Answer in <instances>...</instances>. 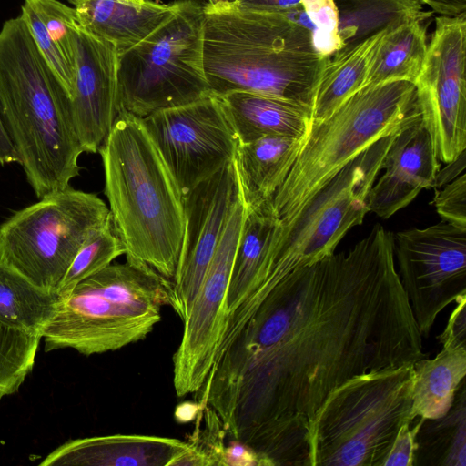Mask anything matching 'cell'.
<instances>
[{
	"instance_id": "obj_1",
	"label": "cell",
	"mask_w": 466,
	"mask_h": 466,
	"mask_svg": "<svg viewBox=\"0 0 466 466\" xmlns=\"http://www.w3.org/2000/svg\"><path fill=\"white\" fill-rule=\"evenodd\" d=\"M422 338L393 234L376 225L348 252L297 268L268 292L212 366L198 404L266 466H310L330 394L355 376L426 357Z\"/></svg>"
},
{
	"instance_id": "obj_2",
	"label": "cell",
	"mask_w": 466,
	"mask_h": 466,
	"mask_svg": "<svg viewBox=\"0 0 466 466\" xmlns=\"http://www.w3.org/2000/svg\"><path fill=\"white\" fill-rule=\"evenodd\" d=\"M202 55L211 94L244 91L310 110L329 56L309 29L282 13L246 9L234 2L203 5Z\"/></svg>"
},
{
	"instance_id": "obj_3",
	"label": "cell",
	"mask_w": 466,
	"mask_h": 466,
	"mask_svg": "<svg viewBox=\"0 0 466 466\" xmlns=\"http://www.w3.org/2000/svg\"><path fill=\"white\" fill-rule=\"evenodd\" d=\"M0 114L38 198L79 176L84 152L71 100L21 15L0 30Z\"/></svg>"
},
{
	"instance_id": "obj_4",
	"label": "cell",
	"mask_w": 466,
	"mask_h": 466,
	"mask_svg": "<svg viewBox=\"0 0 466 466\" xmlns=\"http://www.w3.org/2000/svg\"><path fill=\"white\" fill-rule=\"evenodd\" d=\"M98 152L112 228L126 258L173 281L184 234L183 198L142 119L118 113Z\"/></svg>"
},
{
	"instance_id": "obj_5",
	"label": "cell",
	"mask_w": 466,
	"mask_h": 466,
	"mask_svg": "<svg viewBox=\"0 0 466 466\" xmlns=\"http://www.w3.org/2000/svg\"><path fill=\"white\" fill-rule=\"evenodd\" d=\"M172 281L127 258L110 264L61 297L42 333L45 350L72 349L90 356L144 339L169 306Z\"/></svg>"
},
{
	"instance_id": "obj_6",
	"label": "cell",
	"mask_w": 466,
	"mask_h": 466,
	"mask_svg": "<svg viewBox=\"0 0 466 466\" xmlns=\"http://www.w3.org/2000/svg\"><path fill=\"white\" fill-rule=\"evenodd\" d=\"M420 117L414 83L395 80L362 86L329 116L311 122L299 155L271 205L281 223L346 164L382 137Z\"/></svg>"
},
{
	"instance_id": "obj_7",
	"label": "cell",
	"mask_w": 466,
	"mask_h": 466,
	"mask_svg": "<svg viewBox=\"0 0 466 466\" xmlns=\"http://www.w3.org/2000/svg\"><path fill=\"white\" fill-rule=\"evenodd\" d=\"M413 364L355 376L336 389L315 423L310 466H383L411 421Z\"/></svg>"
},
{
	"instance_id": "obj_8",
	"label": "cell",
	"mask_w": 466,
	"mask_h": 466,
	"mask_svg": "<svg viewBox=\"0 0 466 466\" xmlns=\"http://www.w3.org/2000/svg\"><path fill=\"white\" fill-rule=\"evenodd\" d=\"M397 133V132H396ZM393 135L382 137L346 164L286 223H281L248 293L264 297L293 269L335 252L346 233L370 211L375 183Z\"/></svg>"
},
{
	"instance_id": "obj_9",
	"label": "cell",
	"mask_w": 466,
	"mask_h": 466,
	"mask_svg": "<svg viewBox=\"0 0 466 466\" xmlns=\"http://www.w3.org/2000/svg\"><path fill=\"white\" fill-rule=\"evenodd\" d=\"M203 5L177 1L173 14L118 53L116 111L144 118L211 94L203 69Z\"/></svg>"
},
{
	"instance_id": "obj_10",
	"label": "cell",
	"mask_w": 466,
	"mask_h": 466,
	"mask_svg": "<svg viewBox=\"0 0 466 466\" xmlns=\"http://www.w3.org/2000/svg\"><path fill=\"white\" fill-rule=\"evenodd\" d=\"M110 221L109 208L97 195L68 186L1 224L0 263L56 292L80 248Z\"/></svg>"
},
{
	"instance_id": "obj_11",
	"label": "cell",
	"mask_w": 466,
	"mask_h": 466,
	"mask_svg": "<svg viewBox=\"0 0 466 466\" xmlns=\"http://www.w3.org/2000/svg\"><path fill=\"white\" fill-rule=\"evenodd\" d=\"M141 119L182 198L236 158L239 140L216 95Z\"/></svg>"
},
{
	"instance_id": "obj_12",
	"label": "cell",
	"mask_w": 466,
	"mask_h": 466,
	"mask_svg": "<svg viewBox=\"0 0 466 466\" xmlns=\"http://www.w3.org/2000/svg\"><path fill=\"white\" fill-rule=\"evenodd\" d=\"M399 277L422 337L466 295V228L442 221L393 234Z\"/></svg>"
},
{
	"instance_id": "obj_13",
	"label": "cell",
	"mask_w": 466,
	"mask_h": 466,
	"mask_svg": "<svg viewBox=\"0 0 466 466\" xmlns=\"http://www.w3.org/2000/svg\"><path fill=\"white\" fill-rule=\"evenodd\" d=\"M465 66L466 13L439 15L414 85L422 122L444 163L466 149Z\"/></svg>"
},
{
	"instance_id": "obj_14",
	"label": "cell",
	"mask_w": 466,
	"mask_h": 466,
	"mask_svg": "<svg viewBox=\"0 0 466 466\" xmlns=\"http://www.w3.org/2000/svg\"><path fill=\"white\" fill-rule=\"evenodd\" d=\"M247 211L241 195L183 322L180 344L173 356V384L178 397L197 393L214 364L224 332L227 291Z\"/></svg>"
},
{
	"instance_id": "obj_15",
	"label": "cell",
	"mask_w": 466,
	"mask_h": 466,
	"mask_svg": "<svg viewBox=\"0 0 466 466\" xmlns=\"http://www.w3.org/2000/svg\"><path fill=\"white\" fill-rule=\"evenodd\" d=\"M236 161L183 197L184 234L169 306L188 317L228 219L241 197Z\"/></svg>"
},
{
	"instance_id": "obj_16",
	"label": "cell",
	"mask_w": 466,
	"mask_h": 466,
	"mask_svg": "<svg viewBox=\"0 0 466 466\" xmlns=\"http://www.w3.org/2000/svg\"><path fill=\"white\" fill-rule=\"evenodd\" d=\"M118 51L81 27L76 32V80L71 109L84 152L96 153L117 116Z\"/></svg>"
},
{
	"instance_id": "obj_17",
	"label": "cell",
	"mask_w": 466,
	"mask_h": 466,
	"mask_svg": "<svg viewBox=\"0 0 466 466\" xmlns=\"http://www.w3.org/2000/svg\"><path fill=\"white\" fill-rule=\"evenodd\" d=\"M381 169L367 198L369 210L380 218H390L422 189L433 187L440 164L421 116L394 134Z\"/></svg>"
},
{
	"instance_id": "obj_18",
	"label": "cell",
	"mask_w": 466,
	"mask_h": 466,
	"mask_svg": "<svg viewBox=\"0 0 466 466\" xmlns=\"http://www.w3.org/2000/svg\"><path fill=\"white\" fill-rule=\"evenodd\" d=\"M187 447L169 437L114 434L70 440L40 466H171Z\"/></svg>"
},
{
	"instance_id": "obj_19",
	"label": "cell",
	"mask_w": 466,
	"mask_h": 466,
	"mask_svg": "<svg viewBox=\"0 0 466 466\" xmlns=\"http://www.w3.org/2000/svg\"><path fill=\"white\" fill-rule=\"evenodd\" d=\"M177 6V2L145 0L137 5L122 0H83L75 9L83 29L110 42L120 53L147 37Z\"/></svg>"
},
{
	"instance_id": "obj_20",
	"label": "cell",
	"mask_w": 466,
	"mask_h": 466,
	"mask_svg": "<svg viewBox=\"0 0 466 466\" xmlns=\"http://www.w3.org/2000/svg\"><path fill=\"white\" fill-rule=\"evenodd\" d=\"M218 96L239 143L265 137L304 138L311 125L310 110L278 97L244 91Z\"/></svg>"
},
{
	"instance_id": "obj_21",
	"label": "cell",
	"mask_w": 466,
	"mask_h": 466,
	"mask_svg": "<svg viewBox=\"0 0 466 466\" xmlns=\"http://www.w3.org/2000/svg\"><path fill=\"white\" fill-rule=\"evenodd\" d=\"M304 138L265 137L239 143L235 161L248 208L272 200L293 166Z\"/></svg>"
},
{
	"instance_id": "obj_22",
	"label": "cell",
	"mask_w": 466,
	"mask_h": 466,
	"mask_svg": "<svg viewBox=\"0 0 466 466\" xmlns=\"http://www.w3.org/2000/svg\"><path fill=\"white\" fill-rule=\"evenodd\" d=\"M432 359L413 363L412 415L436 419L450 410L466 375V344H442Z\"/></svg>"
},
{
	"instance_id": "obj_23",
	"label": "cell",
	"mask_w": 466,
	"mask_h": 466,
	"mask_svg": "<svg viewBox=\"0 0 466 466\" xmlns=\"http://www.w3.org/2000/svg\"><path fill=\"white\" fill-rule=\"evenodd\" d=\"M333 1L338 14L339 40V48L334 54L349 50L404 23L428 21L433 13L425 10L418 0Z\"/></svg>"
},
{
	"instance_id": "obj_24",
	"label": "cell",
	"mask_w": 466,
	"mask_h": 466,
	"mask_svg": "<svg viewBox=\"0 0 466 466\" xmlns=\"http://www.w3.org/2000/svg\"><path fill=\"white\" fill-rule=\"evenodd\" d=\"M279 226L280 219L274 213L271 201L248 208L227 291L226 319L243 301L264 263Z\"/></svg>"
},
{
	"instance_id": "obj_25",
	"label": "cell",
	"mask_w": 466,
	"mask_h": 466,
	"mask_svg": "<svg viewBox=\"0 0 466 466\" xmlns=\"http://www.w3.org/2000/svg\"><path fill=\"white\" fill-rule=\"evenodd\" d=\"M387 31L389 30L329 57L315 90L311 122L321 121L329 116L364 86L375 52Z\"/></svg>"
},
{
	"instance_id": "obj_26",
	"label": "cell",
	"mask_w": 466,
	"mask_h": 466,
	"mask_svg": "<svg viewBox=\"0 0 466 466\" xmlns=\"http://www.w3.org/2000/svg\"><path fill=\"white\" fill-rule=\"evenodd\" d=\"M427 21L404 23L385 33L370 66L364 86L418 77L427 52Z\"/></svg>"
},
{
	"instance_id": "obj_27",
	"label": "cell",
	"mask_w": 466,
	"mask_h": 466,
	"mask_svg": "<svg viewBox=\"0 0 466 466\" xmlns=\"http://www.w3.org/2000/svg\"><path fill=\"white\" fill-rule=\"evenodd\" d=\"M60 301L57 292L35 286L0 263V321L42 338Z\"/></svg>"
},
{
	"instance_id": "obj_28",
	"label": "cell",
	"mask_w": 466,
	"mask_h": 466,
	"mask_svg": "<svg viewBox=\"0 0 466 466\" xmlns=\"http://www.w3.org/2000/svg\"><path fill=\"white\" fill-rule=\"evenodd\" d=\"M414 465H466V387L456 391L448 412L436 419H423L416 435Z\"/></svg>"
},
{
	"instance_id": "obj_29",
	"label": "cell",
	"mask_w": 466,
	"mask_h": 466,
	"mask_svg": "<svg viewBox=\"0 0 466 466\" xmlns=\"http://www.w3.org/2000/svg\"><path fill=\"white\" fill-rule=\"evenodd\" d=\"M41 337L0 321V401L32 371Z\"/></svg>"
},
{
	"instance_id": "obj_30",
	"label": "cell",
	"mask_w": 466,
	"mask_h": 466,
	"mask_svg": "<svg viewBox=\"0 0 466 466\" xmlns=\"http://www.w3.org/2000/svg\"><path fill=\"white\" fill-rule=\"evenodd\" d=\"M126 248L113 230L111 221L92 235L80 248L56 292L60 297L68 294L79 282L110 265Z\"/></svg>"
},
{
	"instance_id": "obj_31",
	"label": "cell",
	"mask_w": 466,
	"mask_h": 466,
	"mask_svg": "<svg viewBox=\"0 0 466 466\" xmlns=\"http://www.w3.org/2000/svg\"><path fill=\"white\" fill-rule=\"evenodd\" d=\"M35 11L66 61L76 69V32L79 21L75 7L57 0H25Z\"/></svg>"
},
{
	"instance_id": "obj_32",
	"label": "cell",
	"mask_w": 466,
	"mask_h": 466,
	"mask_svg": "<svg viewBox=\"0 0 466 466\" xmlns=\"http://www.w3.org/2000/svg\"><path fill=\"white\" fill-rule=\"evenodd\" d=\"M205 426L187 441V449L173 461L172 465H223L226 431L218 415L208 407L201 408L198 413Z\"/></svg>"
},
{
	"instance_id": "obj_33",
	"label": "cell",
	"mask_w": 466,
	"mask_h": 466,
	"mask_svg": "<svg viewBox=\"0 0 466 466\" xmlns=\"http://www.w3.org/2000/svg\"><path fill=\"white\" fill-rule=\"evenodd\" d=\"M20 15L28 25L44 58L71 98L75 86L76 69L63 56L49 36L45 25L32 6L26 2L21 7Z\"/></svg>"
},
{
	"instance_id": "obj_34",
	"label": "cell",
	"mask_w": 466,
	"mask_h": 466,
	"mask_svg": "<svg viewBox=\"0 0 466 466\" xmlns=\"http://www.w3.org/2000/svg\"><path fill=\"white\" fill-rule=\"evenodd\" d=\"M304 10L310 25L316 49L331 56L339 48L338 14L333 0H303Z\"/></svg>"
},
{
	"instance_id": "obj_35",
	"label": "cell",
	"mask_w": 466,
	"mask_h": 466,
	"mask_svg": "<svg viewBox=\"0 0 466 466\" xmlns=\"http://www.w3.org/2000/svg\"><path fill=\"white\" fill-rule=\"evenodd\" d=\"M433 204L444 221L466 228V174L462 173L442 189L435 188Z\"/></svg>"
},
{
	"instance_id": "obj_36",
	"label": "cell",
	"mask_w": 466,
	"mask_h": 466,
	"mask_svg": "<svg viewBox=\"0 0 466 466\" xmlns=\"http://www.w3.org/2000/svg\"><path fill=\"white\" fill-rule=\"evenodd\" d=\"M422 418L416 416L400 430L383 466H414L416 453V435Z\"/></svg>"
},
{
	"instance_id": "obj_37",
	"label": "cell",
	"mask_w": 466,
	"mask_h": 466,
	"mask_svg": "<svg viewBox=\"0 0 466 466\" xmlns=\"http://www.w3.org/2000/svg\"><path fill=\"white\" fill-rule=\"evenodd\" d=\"M445 329L439 335L440 344L461 343L466 344V295L460 297L456 301Z\"/></svg>"
},
{
	"instance_id": "obj_38",
	"label": "cell",
	"mask_w": 466,
	"mask_h": 466,
	"mask_svg": "<svg viewBox=\"0 0 466 466\" xmlns=\"http://www.w3.org/2000/svg\"><path fill=\"white\" fill-rule=\"evenodd\" d=\"M233 442L225 446L223 465L230 466H266L264 460L248 446L232 440Z\"/></svg>"
},
{
	"instance_id": "obj_39",
	"label": "cell",
	"mask_w": 466,
	"mask_h": 466,
	"mask_svg": "<svg viewBox=\"0 0 466 466\" xmlns=\"http://www.w3.org/2000/svg\"><path fill=\"white\" fill-rule=\"evenodd\" d=\"M233 2L246 9L282 13L302 7L303 0H233Z\"/></svg>"
},
{
	"instance_id": "obj_40",
	"label": "cell",
	"mask_w": 466,
	"mask_h": 466,
	"mask_svg": "<svg viewBox=\"0 0 466 466\" xmlns=\"http://www.w3.org/2000/svg\"><path fill=\"white\" fill-rule=\"evenodd\" d=\"M465 151L463 150L454 160L446 163L447 165L443 169L438 170L433 184L434 188L445 186L464 173L466 167Z\"/></svg>"
},
{
	"instance_id": "obj_41",
	"label": "cell",
	"mask_w": 466,
	"mask_h": 466,
	"mask_svg": "<svg viewBox=\"0 0 466 466\" xmlns=\"http://www.w3.org/2000/svg\"><path fill=\"white\" fill-rule=\"evenodd\" d=\"M441 15H459L466 13V0H418Z\"/></svg>"
},
{
	"instance_id": "obj_42",
	"label": "cell",
	"mask_w": 466,
	"mask_h": 466,
	"mask_svg": "<svg viewBox=\"0 0 466 466\" xmlns=\"http://www.w3.org/2000/svg\"><path fill=\"white\" fill-rule=\"evenodd\" d=\"M19 162L17 153L8 136L0 114V165Z\"/></svg>"
},
{
	"instance_id": "obj_43",
	"label": "cell",
	"mask_w": 466,
	"mask_h": 466,
	"mask_svg": "<svg viewBox=\"0 0 466 466\" xmlns=\"http://www.w3.org/2000/svg\"><path fill=\"white\" fill-rule=\"evenodd\" d=\"M199 410V404L183 403L176 410L177 420L180 422L190 421L195 416L198 415Z\"/></svg>"
},
{
	"instance_id": "obj_44",
	"label": "cell",
	"mask_w": 466,
	"mask_h": 466,
	"mask_svg": "<svg viewBox=\"0 0 466 466\" xmlns=\"http://www.w3.org/2000/svg\"><path fill=\"white\" fill-rule=\"evenodd\" d=\"M228 2H233V0H208V4L210 5L224 4Z\"/></svg>"
},
{
	"instance_id": "obj_45",
	"label": "cell",
	"mask_w": 466,
	"mask_h": 466,
	"mask_svg": "<svg viewBox=\"0 0 466 466\" xmlns=\"http://www.w3.org/2000/svg\"><path fill=\"white\" fill-rule=\"evenodd\" d=\"M122 1L132 3V4H137V5H141L145 2V0H122Z\"/></svg>"
},
{
	"instance_id": "obj_46",
	"label": "cell",
	"mask_w": 466,
	"mask_h": 466,
	"mask_svg": "<svg viewBox=\"0 0 466 466\" xmlns=\"http://www.w3.org/2000/svg\"><path fill=\"white\" fill-rule=\"evenodd\" d=\"M69 3H71L74 6H76L79 5L83 0H67Z\"/></svg>"
}]
</instances>
